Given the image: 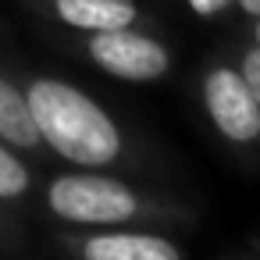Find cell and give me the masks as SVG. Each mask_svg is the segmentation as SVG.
<instances>
[{
    "mask_svg": "<svg viewBox=\"0 0 260 260\" xmlns=\"http://www.w3.org/2000/svg\"><path fill=\"white\" fill-rule=\"evenodd\" d=\"M256 40H260V25H256Z\"/></svg>",
    "mask_w": 260,
    "mask_h": 260,
    "instance_id": "obj_12",
    "label": "cell"
},
{
    "mask_svg": "<svg viewBox=\"0 0 260 260\" xmlns=\"http://www.w3.org/2000/svg\"><path fill=\"white\" fill-rule=\"evenodd\" d=\"M246 8L249 11H260V0H246Z\"/></svg>",
    "mask_w": 260,
    "mask_h": 260,
    "instance_id": "obj_11",
    "label": "cell"
},
{
    "mask_svg": "<svg viewBox=\"0 0 260 260\" xmlns=\"http://www.w3.org/2000/svg\"><path fill=\"white\" fill-rule=\"evenodd\" d=\"M54 214L82 224H114L136 214V196L111 178L100 175H64L50 185Z\"/></svg>",
    "mask_w": 260,
    "mask_h": 260,
    "instance_id": "obj_2",
    "label": "cell"
},
{
    "mask_svg": "<svg viewBox=\"0 0 260 260\" xmlns=\"http://www.w3.org/2000/svg\"><path fill=\"white\" fill-rule=\"evenodd\" d=\"M40 139H47L61 157L100 168L111 164L121 150L114 121L75 86L57 79H36L25 93Z\"/></svg>",
    "mask_w": 260,
    "mask_h": 260,
    "instance_id": "obj_1",
    "label": "cell"
},
{
    "mask_svg": "<svg viewBox=\"0 0 260 260\" xmlns=\"http://www.w3.org/2000/svg\"><path fill=\"white\" fill-rule=\"evenodd\" d=\"M57 15L89 32H107V29H128L136 22V4L132 0H54Z\"/></svg>",
    "mask_w": 260,
    "mask_h": 260,
    "instance_id": "obj_5",
    "label": "cell"
},
{
    "mask_svg": "<svg viewBox=\"0 0 260 260\" xmlns=\"http://www.w3.org/2000/svg\"><path fill=\"white\" fill-rule=\"evenodd\" d=\"M0 139H8L11 146H25V150L40 143V128L32 121L29 100L8 79H0Z\"/></svg>",
    "mask_w": 260,
    "mask_h": 260,
    "instance_id": "obj_7",
    "label": "cell"
},
{
    "mask_svg": "<svg viewBox=\"0 0 260 260\" xmlns=\"http://www.w3.org/2000/svg\"><path fill=\"white\" fill-rule=\"evenodd\" d=\"M25 189H29V171H25V164H22L11 150L0 146V196L11 200V196H22Z\"/></svg>",
    "mask_w": 260,
    "mask_h": 260,
    "instance_id": "obj_8",
    "label": "cell"
},
{
    "mask_svg": "<svg viewBox=\"0 0 260 260\" xmlns=\"http://www.w3.org/2000/svg\"><path fill=\"white\" fill-rule=\"evenodd\" d=\"M89 57L118 75V79H128V82H150V79H160L168 72V50L150 40V36H139V32H125V29H107V32H96L89 40Z\"/></svg>",
    "mask_w": 260,
    "mask_h": 260,
    "instance_id": "obj_3",
    "label": "cell"
},
{
    "mask_svg": "<svg viewBox=\"0 0 260 260\" xmlns=\"http://www.w3.org/2000/svg\"><path fill=\"white\" fill-rule=\"evenodd\" d=\"M89 260H178V246H171L168 239H157V235H100V239H89L86 249H82Z\"/></svg>",
    "mask_w": 260,
    "mask_h": 260,
    "instance_id": "obj_6",
    "label": "cell"
},
{
    "mask_svg": "<svg viewBox=\"0 0 260 260\" xmlns=\"http://www.w3.org/2000/svg\"><path fill=\"white\" fill-rule=\"evenodd\" d=\"M192 8L207 15V11H217V8H221V0H192Z\"/></svg>",
    "mask_w": 260,
    "mask_h": 260,
    "instance_id": "obj_10",
    "label": "cell"
},
{
    "mask_svg": "<svg viewBox=\"0 0 260 260\" xmlns=\"http://www.w3.org/2000/svg\"><path fill=\"white\" fill-rule=\"evenodd\" d=\"M242 79H246V86H249V93H253V100H256V107H260V47L246 54V61H242Z\"/></svg>",
    "mask_w": 260,
    "mask_h": 260,
    "instance_id": "obj_9",
    "label": "cell"
},
{
    "mask_svg": "<svg viewBox=\"0 0 260 260\" xmlns=\"http://www.w3.org/2000/svg\"><path fill=\"white\" fill-rule=\"evenodd\" d=\"M203 100H207L214 125L232 143H249L260 136V107H256V100L239 72L217 68L203 86Z\"/></svg>",
    "mask_w": 260,
    "mask_h": 260,
    "instance_id": "obj_4",
    "label": "cell"
}]
</instances>
